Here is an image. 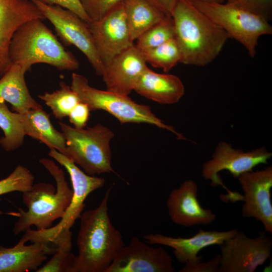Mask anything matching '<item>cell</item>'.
<instances>
[{"label": "cell", "instance_id": "obj_32", "mask_svg": "<svg viewBox=\"0 0 272 272\" xmlns=\"http://www.w3.org/2000/svg\"><path fill=\"white\" fill-rule=\"evenodd\" d=\"M43 3L58 5L76 14L87 23L91 20L85 12L80 0H38Z\"/></svg>", "mask_w": 272, "mask_h": 272}, {"label": "cell", "instance_id": "obj_24", "mask_svg": "<svg viewBox=\"0 0 272 272\" xmlns=\"http://www.w3.org/2000/svg\"><path fill=\"white\" fill-rule=\"evenodd\" d=\"M0 128L4 136L0 138V147L10 152L24 144L26 135L18 113L11 111L5 101H0Z\"/></svg>", "mask_w": 272, "mask_h": 272}, {"label": "cell", "instance_id": "obj_6", "mask_svg": "<svg viewBox=\"0 0 272 272\" xmlns=\"http://www.w3.org/2000/svg\"><path fill=\"white\" fill-rule=\"evenodd\" d=\"M71 87L78 94L80 101L88 105L90 111L105 110L114 116L121 124H153L172 132L178 139H185L172 126L166 124L158 118L150 106L137 103L128 96L95 88L89 85L86 77L76 73L72 74Z\"/></svg>", "mask_w": 272, "mask_h": 272}, {"label": "cell", "instance_id": "obj_1", "mask_svg": "<svg viewBox=\"0 0 272 272\" xmlns=\"http://www.w3.org/2000/svg\"><path fill=\"white\" fill-rule=\"evenodd\" d=\"M111 188L96 208L82 213L78 234V254L72 272H106L124 245L120 232L111 223L108 212Z\"/></svg>", "mask_w": 272, "mask_h": 272}, {"label": "cell", "instance_id": "obj_7", "mask_svg": "<svg viewBox=\"0 0 272 272\" xmlns=\"http://www.w3.org/2000/svg\"><path fill=\"white\" fill-rule=\"evenodd\" d=\"M200 11L241 43L253 57L259 38L272 34V27L264 18L245 9L226 3H208L190 0Z\"/></svg>", "mask_w": 272, "mask_h": 272}, {"label": "cell", "instance_id": "obj_12", "mask_svg": "<svg viewBox=\"0 0 272 272\" xmlns=\"http://www.w3.org/2000/svg\"><path fill=\"white\" fill-rule=\"evenodd\" d=\"M104 67L116 56L132 46L123 2L98 21L88 23Z\"/></svg>", "mask_w": 272, "mask_h": 272}, {"label": "cell", "instance_id": "obj_23", "mask_svg": "<svg viewBox=\"0 0 272 272\" xmlns=\"http://www.w3.org/2000/svg\"><path fill=\"white\" fill-rule=\"evenodd\" d=\"M123 4L133 42L166 16L145 0H123Z\"/></svg>", "mask_w": 272, "mask_h": 272}, {"label": "cell", "instance_id": "obj_8", "mask_svg": "<svg viewBox=\"0 0 272 272\" xmlns=\"http://www.w3.org/2000/svg\"><path fill=\"white\" fill-rule=\"evenodd\" d=\"M49 157L55 160L67 171L72 184L73 195L71 202L60 221L55 226L44 230H27L22 237L28 241L52 243L64 231L69 230L80 218L85 207V201L94 191L102 187L105 180L102 177L86 174L71 159L54 149H49Z\"/></svg>", "mask_w": 272, "mask_h": 272}, {"label": "cell", "instance_id": "obj_29", "mask_svg": "<svg viewBox=\"0 0 272 272\" xmlns=\"http://www.w3.org/2000/svg\"><path fill=\"white\" fill-rule=\"evenodd\" d=\"M34 176L22 165H17L7 177L0 180V195L13 191L24 192L34 184Z\"/></svg>", "mask_w": 272, "mask_h": 272}, {"label": "cell", "instance_id": "obj_28", "mask_svg": "<svg viewBox=\"0 0 272 272\" xmlns=\"http://www.w3.org/2000/svg\"><path fill=\"white\" fill-rule=\"evenodd\" d=\"M174 38L173 18L166 15L162 21L141 35L135 46L140 50H143L155 47Z\"/></svg>", "mask_w": 272, "mask_h": 272}, {"label": "cell", "instance_id": "obj_21", "mask_svg": "<svg viewBox=\"0 0 272 272\" xmlns=\"http://www.w3.org/2000/svg\"><path fill=\"white\" fill-rule=\"evenodd\" d=\"M26 72L20 65L12 63L0 78V101L10 103L13 110L20 113L42 108L29 92L25 80Z\"/></svg>", "mask_w": 272, "mask_h": 272}, {"label": "cell", "instance_id": "obj_9", "mask_svg": "<svg viewBox=\"0 0 272 272\" xmlns=\"http://www.w3.org/2000/svg\"><path fill=\"white\" fill-rule=\"evenodd\" d=\"M272 154L265 148H257L249 152L233 148L230 144L220 142L212 155V158L203 164L202 176L210 180L213 186H222L228 193V200L235 202L240 200L241 194L229 190L223 183L219 173L227 170L235 178L251 171L260 164H266Z\"/></svg>", "mask_w": 272, "mask_h": 272}, {"label": "cell", "instance_id": "obj_25", "mask_svg": "<svg viewBox=\"0 0 272 272\" xmlns=\"http://www.w3.org/2000/svg\"><path fill=\"white\" fill-rule=\"evenodd\" d=\"M57 247L53 256L36 272H72L75 255L72 252V233L70 230L60 233L53 241Z\"/></svg>", "mask_w": 272, "mask_h": 272}, {"label": "cell", "instance_id": "obj_30", "mask_svg": "<svg viewBox=\"0 0 272 272\" xmlns=\"http://www.w3.org/2000/svg\"><path fill=\"white\" fill-rule=\"evenodd\" d=\"M91 21H98L123 0H80Z\"/></svg>", "mask_w": 272, "mask_h": 272}, {"label": "cell", "instance_id": "obj_13", "mask_svg": "<svg viewBox=\"0 0 272 272\" xmlns=\"http://www.w3.org/2000/svg\"><path fill=\"white\" fill-rule=\"evenodd\" d=\"M243 191L241 215L262 224L265 232L272 234V167L246 172L238 178Z\"/></svg>", "mask_w": 272, "mask_h": 272}, {"label": "cell", "instance_id": "obj_33", "mask_svg": "<svg viewBox=\"0 0 272 272\" xmlns=\"http://www.w3.org/2000/svg\"><path fill=\"white\" fill-rule=\"evenodd\" d=\"M90 112L88 105L80 101L73 109L68 116L70 123L76 128L85 127L89 119Z\"/></svg>", "mask_w": 272, "mask_h": 272}, {"label": "cell", "instance_id": "obj_4", "mask_svg": "<svg viewBox=\"0 0 272 272\" xmlns=\"http://www.w3.org/2000/svg\"><path fill=\"white\" fill-rule=\"evenodd\" d=\"M42 21H28L16 31L9 50L11 63L20 65L26 72L33 64L39 63L50 65L59 70L78 69V60L64 49Z\"/></svg>", "mask_w": 272, "mask_h": 272}, {"label": "cell", "instance_id": "obj_16", "mask_svg": "<svg viewBox=\"0 0 272 272\" xmlns=\"http://www.w3.org/2000/svg\"><path fill=\"white\" fill-rule=\"evenodd\" d=\"M198 186L192 180L183 181L173 189L167 200L168 215L172 221L180 226L207 225L216 219L211 209H205L198 198Z\"/></svg>", "mask_w": 272, "mask_h": 272}, {"label": "cell", "instance_id": "obj_2", "mask_svg": "<svg viewBox=\"0 0 272 272\" xmlns=\"http://www.w3.org/2000/svg\"><path fill=\"white\" fill-rule=\"evenodd\" d=\"M172 17L181 63L203 66L219 54L229 36L190 0H176Z\"/></svg>", "mask_w": 272, "mask_h": 272}, {"label": "cell", "instance_id": "obj_20", "mask_svg": "<svg viewBox=\"0 0 272 272\" xmlns=\"http://www.w3.org/2000/svg\"><path fill=\"white\" fill-rule=\"evenodd\" d=\"M140 95L161 104H173L183 96L185 88L177 76L154 72L148 67L133 89Z\"/></svg>", "mask_w": 272, "mask_h": 272}, {"label": "cell", "instance_id": "obj_3", "mask_svg": "<svg viewBox=\"0 0 272 272\" xmlns=\"http://www.w3.org/2000/svg\"><path fill=\"white\" fill-rule=\"evenodd\" d=\"M39 162L52 176L56 187L49 183L39 182L22 193L27 211L18 208V212L14 213L18 217L13 230L15 235L25 232L32 226L38 230L51 227L54 221L63 216L72 199L73 190L63 170L49 158H42Z\"/></svg>", "mask_w": 272, "mask_h": 272}, {"label": "cell", "instance_id": "obj_5", "mask_svg": "<svg viewBox=\"0 0 272 272\" xmlns=\"http://www.w3.org/2000/svg\"><path fill=\"white\" fill-rule=\"evenodd\" d=\"M66 143L65 156L86 174L95 176L114 172L111 165L110 143L114 134L107 127L97 124L78 128L59 121Z\"/></svg>", "mask_w": 272, "mask_h": 272}, {"label": "cell", "instance_id": "obj_34", "mask_svg": "<svg viewBox=\"0 0 272 272\" xmlns=\"http://www.w3.org/2000/svg\"><path fill=\"white\" fill-rule=\"evenodd\" d=\"M220 254L206 262L200 261L193 264H185L179 272H219Z\"/></svg>", "mask_w": 272, "mask_h": 272}, {"label": "cell", "instance_id": "obj_14", "mask_svg": "<svg viewBox=\"0 0 272 272\" xmlns=\"http://www.w3.org/2000/svg\"><path fill=\"white\" fill-rule=\"evenodd\" d=\"M169 253L161 246H150L138 237L118 251L106 272H173Z\"/></svg>", "mask_w": 272, "mask_h": 272}, {"label": "cell", "instance_id": "obj_26", "mask_svg": "<svg viewBox=\"0 0 272 272\" xmlns=\"http://www.w3.org/2000/svg\"><path fill=\"white\" fill-rule=\"evenodd\" d=\"M60 89L51 93L38 95L49 107L54 116L58 120L68 117L73 109L81 101L78 94L64 82L59 83Z\"/></svg>", "mask_w": 272, "mask_h": 272}, {"label": "cell", "instance_id": "obj_10", "mask_svg": "<svg viewBox=\"0 0 272 272\" xmlns=\"http://www.w3.org/2000/svg\"><path fill=\"white\" fill-rule=\"evenodd\" d=\"M45 18L53 25L62 41L73 45L86 56L97 75L102 76L103 65L97 53L88 23L72 12L58 5L31 0Z\"/></svg>", "mask_w": 272, "mask_h": 272}, {"label": "cell", "instance_id": "obj_27", "mask_svg": "<svg viewBox=\"0 0 272 272\" xmlns=\"http://www.w3.org/2000/svg\"><path fill=\"white\" fill-rule=\"evenodd\" d=\"M146 62L168 73L178 62L182 55L175 38L154 48L140 50Z\"/></svg>", "mask_w": 272, "mask_h": 272}, {"label": "cell", "instance_id": "obj_18", "mask_svg": "<svg viewBox=\"0 0 272 272\" xmlns=\"http://www.w3.org/2000/svg\"><path fill=\"white\" fill-rule=\"evenodd\" d=\"M141 51L133 45L105 66L102 77L106 90L128 96L148 67Z\"/></svg>", "mask_w": 272, "mask_h": 272}, {"label": "cell", "instance_id": "obj_22", "mask_svg": "<svg viewBox=\"0 0 272 272\" xmlns=\"http://www.w3.org/2000/svg\"><path fill=\"white\" fill-rule=\"evenodd\" d=\"M18 115L26 135L39 141L49 149H54L66 156L64 134L54 127L49 115L42 108L18 113Z\"/></svg>", "mask_w": 272, "mask_h": 272}, {"label": "cell", "instance_id": "obj_35", "mask_svg": "<svg viewBox=\"0 0 272 272\" xmlns=\"http://www.w3.org/2000/svg\"><path fill=\"white\" fill-rule=\"evenodd\" d=\"M162 11L166 15L171 16L176 0H145Z\"/></svg>", "mask_w": 272, "mask_h": 272}, {"label": "cell", "instance_id": "obj_19", "mask_svg": "<svg viewBox=\"0 0 272 272\" xmlns=\"http://www.w3.org/2000/svg\"><path fill=\"white\" fill-rule=\"evenodd\" d=\"M25 243L20 239L10 248L0 245V272L35 271L47 255L53 254L56 250L46 243L34 242L28 245Z\"/></svg>", "mask_w": 272, "mask_h": 272}, {"label": "cell", "instance_id": "obj_31", "mask_svg": "<svg viewBox=\"0 0 272 272\" xmlns=\"http://www.w3.org/2000/svg\"><path fill=\"white\" fill-rule=\"evenodd\" d=\"M227 3L240 7L265 19L272 18V0H226Z\"/></svg>", "mask_w": 272, "mask_h": 272}, {"label": "cell", "instance_id": "obj_17", "mask_svg": "<svg viewBox=\"0 0 272 272\" xmlns=\"http://www.w3.org/2000/svg\"><path fill=\"white\" fill-rule=\"evenodd\" d=\"M44 19L31 0H0V78L12 64L9 50L16 31L28 21Z\"/></svg>", "mask_w": 272, "mask_h": 272}, {"label": "cell", "instance_id": "obj_15", "mask_svg": "<svg viewBox=\"0 0 272 272\" xmlns=\"http://www.w3.org/2000/svg\"><path fill=\"white\" fill-rule=\"evenodd\" d=\"M238 229L223 231H206L199 229L193 236L188 238L172 237L159 233L147 234L144 236L149 244L167 246L173 249L176 259L184 264H193L201 261L199 252L205 247L220 245L233 236Z\"/></svg>", "mask_w": 272, "mask_h": 272}, {"label": "cell", "instance_id": "obj_36", "mask_svg": "<svg viewBox=\"0 0 272 272\" xmlns=\"http://www.w3.org/2000/svg\"><path fill=\"white\" fill-rule=\"evenodd\" d=\"M204 2H208V3H212V2H215V3H223L224 0H201Z\"/></svg>", "mask_w": 272, "mask_h": 272}, {"label": "cell", "instance_id": "obj_11", "mask_svg": "<svg viewBox=\"0 0 272 272\" xmlns=\"http://www.w3.org/2000/svg\"><path fill=\"white\" fill-rule=\"evenodd\" d=\"M271 238L265 231L251 238L238 232L220 245L219 272H254L270 258Z\"/></svg>", "mask_w": 272, "mask_h": 272}]
</instances>
